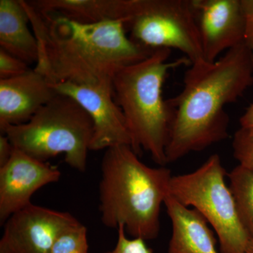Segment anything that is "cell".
I'll list each match as a JSON object with an SVG mask.
<instances>
[{
	"label": "cell",
	"mask_w": 253,
	"mask_h": 253,
	"mask_svg": "<svg viewBox=\"0 0 253 253\" xmlns=\"http://www.w3.org/2000/svg\"><path fill=\"white\" fill-rule=\"evenodd\" d=\"M226 174L219 155L213 154L194 172L172 176L169 194L183 206H193L212 226L220 253H246L251 238L240 220Z\"/></svg>",
	"instance_id": "obj_6"
},
{
	"label": "cell",
	"mask_w": 253,
	"mask_h": 253,
	"mask_svg": "<svg viewBox=\"0 0 253 253\" xmlns=\"http://www.w3.org/2000/svg\"><path fill=\"white\" fill-rule=\"evenodd\" d=\"M233 154L239 166L253 172V126L240 127L232 141Z\"/></svg>",
	"instance_id": "obj_18"
},
{
	"label": "cell",
	"mask_w": 253,
	"mask_h": 253,
	"mask_svg": "<svg viewBox=\"0 0 253 253\" xmlns=\"http://www.w3.org/2000/svg\"><path fill=\"white\" fill-rule=\"evenodd\" d=\"M28 4L44 14L60 15L84 23H124L127 0H33Z\"/></svg>",
	"instance_id": "obj_15"
},
{
	"label": "cell",
	"mask_w": 253,
	"mask_h": 253,
	"mask_svg": "<svg viewBox=\"0 0 253 253\" xmlns=\"http://www.w3.org/2000/svg\"><path fill=\"white\" fill-rule=\"evenodd\" d=\"M164 206L172 222L168 253H218L215 237L197 210L183 206L169 194Z\"/></svg>",
	"instance_id": "obj_13"
},
{
	"label": "cell",
	"mask_w": 253,
	"mask_h": 253,
	"mask_svg": "<svg viewBox=\"0 0 253 253\" xmlns=\"http://www.w3.org/2000/svg\"><path fill=\"white\" fill-rule=\"evenodd\" d=\"M29 23L22 0H0V49L28 65L36 64L39 46Z\"/></svg>",
	"instance_id": "obj_14"
},
{
	"label": "cell",
	"mask_w": 253,
	"mask_h": 253,
	"mask_svg": "<svg viewBox=\"0 0 253 253\" xmlns=\"http://www.w3.org/2000/svg\"><path fill=\"white\" fill-rule=\"evenodd\" d=\"M183 82L179 94L167 100L173 118L167 164L229 136L225 106L236 102L253 84L252 55L241 43L214 62L191 63Z\"/></svg>",
	"instance_id": "obj_2"
},
{
	"label": "cell",
	"mask_w": 253,
	"mask_h": 253,
	"mask_svg": "<svg viewBox=\"0 0 253 253\" xmlns=\"http://www.w3.org/2000/svg\"><path fill=\"white\" fill-rule=\"evenodd\" d=\"M59 93L49 80L36 70L0 80V131L26 123Z\"/></svg>",
	"instance_id": "obj_12"
},
{
	"label": "cell",
	"mask_w": 253,
	"mask_h": 253,
	"mask_svg": "<svg viewBox=\"0 0 253 253\" xmlns=\"http://www.w3.org/2000/svg\"><path fill=\"white\" fill-rule=\"evenodd\" d=\"M15 149L39 161L65 154L70 167L85 172L94 135L89 115L77 101L59 94L28 122L10 126L4 134Z\"/></svg>",
	"instance_id": "obj_5"
},
{
	"label": "cell",
	"mask_w": 253,
	"mask_h": 253,
	"mask_svg": "<svg viewBox=\"0 0 253 253\" xmlns=\"http://www.w3.org/2000/svg\"><path fill=\"white\" fill-rule=\"evenodd\" d=\"M14 147L5 134L0 135V168L6 164L12 156Z\"/></svg>",
	"instance_id": "obj_22"
},
{
	"label": "cell",
	"mask_w": 253,
	"mask_h": 253,
	"mask_svg": "<svg viewBox=\"0 0 253 253\" xmlns=\"http://www.w3.org/2000/svg\"><path fill=\"white\" fill-rule=\"evenodd\" d=\"M39 46L34 69L50 83L113 88L116 73L152 54L126 34L122 21L84 23L37 11L22 0Z\"/></svg>",
	"instance_id": "obj_1"
},
{
	"label": "cell",
	"mask_w": 253,
	"mask_h": 253,
	"mask_svg": "<svg viewBox=\"0 0 253 253\" xmlns=\"http://www.w3.org/2000/svg\"><path fill=\"white\" fill-rule=\"evenodd\" d=\"M172 176L166 166L151 168L141 162L128 145L105 150L99 186L103 224L116 229L122 224L133 239H156Z\"/></svg>",
	"instance_id": "obj_3"
},
{
	"label": "cell",
	"mask_w": 253,
	"mask_h": 253,
	"mask_svg": "<svg viewBox=\"0 0 253 253\" xmlns=\"http://www.w3.org/2000/svg\"><path fill=\"white\" fill-rule=\"evenodd\" d=\"M61 172L49 163L15 149L9 162L0 168V223L31 204L33 194L43 186L57 182Z\"/></svg>",
	"instance_id": "obj_10"
},
{
	"label": "cell",
	"mask_w": 253,
	"mask_h": 253,
	"mask_svg": "<svg viewBox=\"0 0 253 253\" xmlns=\"http://www.w3.org/2000/svg\"><path fill=\"white\" fill-rule=\"evenodd\" d=\"M228 176L240 220L250 238L253 239V172L239 165Z\"/></svg>",
	"instance_id": "obj_16"
},
{
	"label": "cell",
	"mask_w": 253,
	"mask_h": 253,
	"mask_svg": "<svg viewBox=\"0 0 253 253\" xmlns=\"http://www.w3.org/2000/svg\"><path fill=\"white\" fill-rule=\"evenodd\" d=\"M87 229L78 222L56 237L50 253H88Z\"/></svg>",
	"instance_id": "obj_17"
},
{
	"label": "cell",
	"mask_w": 253,
	"mask_h": 253,
	"mask_svg": "<svg viewBox=\"0 0 253 253\" xmlns=\"http://www.w3.org/2000/svg\"><path fill=\"white\" fill-rule=\"evenodd\" d=\"M244 15V42L253 59V0H241Z\"/></svg>",
	"instance_id": "obj_21"
},
{
	"label": "cell",
	"mask_w": 253,
	"mask_h": 253,
	"mask_svg": "<svg viewBox=\"0 0 253 253\" xmlns=\"http://www.w3.org/2000/svg\"><path fill=\"white\" fill-rule=\"evenodd\" d=\"M78 222L70 213L30 204L4 223L0 253H50L56 237Z\"/></svg>",
	"instance_id": "obj_8"
},
{
	"label": "cell",
	"mask_w": 253,
	"mask_h": 253,
	"mask_svg": "<svg viewBox=\"0 0 253 253\" xmlns=\"http://www.w3.org/2000/svg\"><path fill=\"white\" fill-rule=\"evenodd\" d=\"M240 125H241V127H252L253 126V103L240 118Z\"/></svg>",
	"instance_id": "obj_23"
},
{
	"label": "cell",
	"mask_w": 253,
	"mask_h": 253,
	"mask_svg": "<svg viewBox=\"0 0 253 253\" xmlns=\"http://www.w3.org/2000/svg\"><path fill=\"white\" fill-rule=\"evenodd\" d=\"M30 69L27 63L0 49V80L16 77Z\"/></svg>",
	"instance_id": "obj_20"
},
{
	"label": "cell",
	"mask_w": 253,
	"mask_h": 253,
	"mask_svg": "<svg viewBox=\"0 0 253 253\" xmlns=\"http://www.w3.org/2000/svg\"><path fill=\"white\" fill-rule=\"evenodd\" d=\"M246 253H253V239L250 240Z\"/></svg>",
	"instance_id": "obj_24"
},
{
	"label": "cell",
	"mask_w": 253,
	"mask_h": 253,
	"mask_svg": "<svg viewBox=\"0 0 253 253\" xmlns=\"http://www.w3.org/2000/svg\"><path fill=\"white\" fill-rule=\"evenodd\" d=\"M171 49H156L149 57L120 70L113 80V97L121 108L138 156L149 153L160 166L167 164L166 149L172 124V111L163 96L171 70L191 65L187 58L169 61Z\"/></svg>",
	"instance_id": "obj_4"
},
{
	"label": "cell",
	"mask_w": 253,
	"mask_h": 253,
	"mask_svg": "<svg viewBox=\"0 0 253 253\" xmlns=\"http://www.w3.org/2000/svg\"><path fill=\"white\" fill-rule=\"evenodd\" d=\"M117 230V244L112 251L105 253H153L144 240L129 239L122 224L118 226Z\"/></svg>",
	"instance_id": "obj_19"
},
{
	"label": "cell",
	"mask_w": 253,
	"mask_h": 253,
	"mask_svg": "<svg viewBox=\"0 0 253 253\" xmlns=\"http://www.w3.org/2000/svg\"><path fill=\"white\" fill-rule=\"evenodd\" d=\"M204 59L213 63L219 55L244 42V15L241 0H194Z\"/></svg>",
	"instance_id": "obj_11"
},
{
	"label": "cell",
	"mask_w": 253,
	"mask_h": 253,
	"mask_svg": "<svg viewBox=\"0 0 253 253\" xmlns=\"http://www.w3.org/2000/svg\"><path fill=\"white\" fill-rule=\"evenodd\" d=\"M52 84L59 94L77 101L90 116L94 125L90 151L106 150L119 145L131 146L126 120L113 97V88L71 83Z\"/></svg>",
	"instance_id": "obj_9"
},
{
	"label": "cell",
	"mask_w": 253,
	"mask_h": 253,
	"mask_svg": "<svg viewBox=\"0 0 253 253\" xmlns=\"http://www.w3.org/2000/svg\"><path fill=\"white\" fill-rule=\"evenodd\" d=\"M124 24L138 44L179 50L191 63L205 60L194 0H127Z\"/></svg>",
	"instance_id": "obj_7"
}]
</instances>
